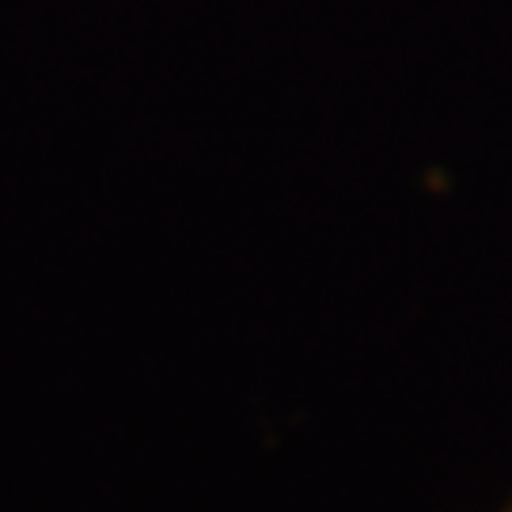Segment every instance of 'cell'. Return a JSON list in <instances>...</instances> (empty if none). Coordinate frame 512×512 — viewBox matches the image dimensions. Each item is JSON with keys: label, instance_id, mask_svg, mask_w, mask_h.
Wrapping results in <instances>:
<instances>
[{"label": "cell", "instance_id": "obj_1", "mask_svg": "<svg viewBox=\"0 0 512 512\" xmlns=\"http://www.w3.org/2000/svg\"><path fill=\"white\" fill-rule=\"evenodd\" d=\"M501 512H512V501H509V505H505V509H501Z\"/></svg>", "mask_w": 512, "mask_h": 512}]
</instances>
